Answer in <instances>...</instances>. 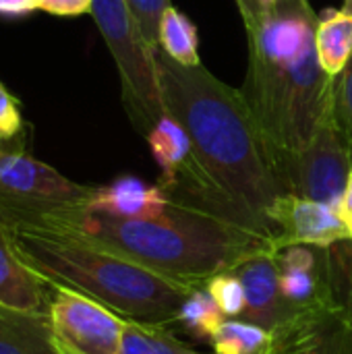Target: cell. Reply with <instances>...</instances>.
Wrapping results in <instances>:
<instances>
[{"instance_id": "6da1fadb", "label": "cell", "mask_w": 352, "mask_h": 354, "mask_svg": "<svg viewBox=\"0 0 352 354\" xmlns=\"http://www.w3.org/2000/svg\"><path fill=\"white\" fill-rule=\"evenodd\" d=\"M166 114L191 139V158L164 189L195 195L274 239L268 214L286 191L276 153L241 89L203 64L185 66L156 48Z\"/></svg>"}, {"instance_id": "7a4b0ae2", "label": "cell", "mask_w": 352, "mask_h": 354, "mask_svg": "<svg viewBox=\"0 0 352 354\" xmlns=\"http://www.w3.org/2000/svg\"><path fill=\"white\" fill-rule=\"evenodd\" d=\"M170 205L156 218H114L75 203L29 205L0 199V216H15L75 236L160 274L205 284L247 259L278 251L272 236L189 195L166 189Z\"/></svg>"}, {"instance_id": "3957f363", "label": "cell", "mask_w": 352, "mask_h": 354, "mask_svg": "<svg viewBox=\"0 0 352 354\" xmlns=\"http://www.w3.org/2000/svg\"><path fill=\"white\" fill-rule=\"evenodd\" d=\"M19 259L48 286L73 288L124 319L174 324L180 303L199 286L93 247L35 222L0 216Z\"/></svg>"}, {"instance_id": "277c9868", "label": "cell", "mask_w": 352, "mask_h": 354, "mask_svg": "<svg viewBox=\"0 0 352 354\" xmlns=\"http://www.w3.org/2000/svg\"><path fill=\"white\" fill-rule=\"evenodd\" d=\"M334 81L315 46L290 64H266L249 58L241 87L255 120L270 141L278 168L288 153L301 151L334 108Z\"/></svg>"}, {"instance_id": "5b68a950", "label": "cell", "mask_w": 352, "mask_h": 354, "mask_svg": "<svg viewBox=\"0 0 352 354\" xmlns=\"http://www.w3.org/2000/svg\"><path fill=\"white\" fill-rule=\"evenodd\" d=\"M91 17L114 58L129 118L145 137L151 127L166 116L156 66V48L145 39L127 0H93Z\"/></svg>"}, {"instance_id": "8992f818", "label": "cell", "mask_w": 352, "mask_h": 354, "mask_svg": "<svg viewBox=\"0 0 352 354\" xmlns=\"http://www.w3.org/2000/svg\"><path fill=\"white\" fill-rule=\"evenodd\" d=\"M352 172V145L332 112L313 139L280 160V176L288 193L340 207Z\"/></svg>"}, {"instance_id": "52a82bcc", "label": "cell", "mask_w": 352, "mask_h": 354, "mask_svg": "<svg viewBox=\"0 0 352 354\" xmlns=\"http://www.w3.org/2000/svg\"><path fill=\"white\" fill-rule=\"evenodd\" d=\"M127 319L73 288L50 286L48 332L54 354H122Z\"/></svg>"}, {"instance_id": "ba28073f", "label": "cell", "mask_w": 352, "mask_h": 354, "mask_svg": "<svg viewBox=\"0 0 352 354\" xmlns=\"http://www.w3.org/2000/svg\"><path fill=\"white\" fill-rule=\"evenodd\" d=\"M274 232L276 249L288 245L334 247L342 241H352L340 209L322 201L305 199L295 193H284L276 199L268 214Z\"/></svg>"}, {"instance_id": "9c48e42d", "label": "cell", "mask_w": 352, "mask_h": 354, "mask_svg": "<svg viewBox=\"0 0 352 354\" xmlns=\"http://www.w3.org/2000/svg\"><path fill=\"white\" fill-rule=\"evenodd\" d=\"M91 187L79 185L46 162L17 149L0 151V199L50 205L83 201Z\"/></svg>"}, {"instance_id": "30bf717a", "label": "cell", "mask_w": 352, "mask_h": 354, "mask_svg": "<svg viewBox=\"0 0 352 354\" xmlns=\"http://www.w3.org/2000/svg\"><path fill=\"white\" fill-rule=\"evenodd\" d=\"M274 253L276 251L255 255L234 270L245 288V311L241 319L261 326L272 334L284 330L299 317H307L297 315L295 309L284 301L280 292Z\"/></svg>"}, {"instance_id": "8fae6325", "label": "cell", "mask_w": 352, "mask_h": 354, "mask_svg": "<svg viewBox=\"0 0 352 354\" xmlns=\"http://www.w3.org/2000/svg\"><path fill=\"white\" fill-rule=\"evenodd\" d=\"M170 201V193L162 185H147L137 176H118L110 185L91 187L81 205L114 218H156L168 209Z\"/></svg>"}, {"instance_id": "7c38bea8", "label": "cell", "mask_w": 352, "mask_h": 354, "mask_svg": "<svg viewBox=\"0 0 352 354\" xmlns=\"http://www.w3.org/2000/svg\"><path fill=\"white\" fill-rule=\"evenodd\" d=\"M50 286L39 280L15 253L0 222V305L27 313L48 311Z\"/></svg>"}, {"instance_id": "4fadbf2b", "label": "cell", "mask_w": 352, "mask_h": 354, "mask_svg": "<svg viewBox=\"0 0 352 354\" xmlns=\"http://www.w3.org/2000/svg\"><path fill=\"white\" fill-rule=\"evenodd\" d=\"M0 354H54L48 311L27 313L0 305Z\"/></svg>"}, {"instance_id": "5bb4252c", "label": "cell", "mask_w": 352, "mask_h": 354, "mask_svg": "<svg viewBox=\"0 0 352 354\" xmlns=\"http://www.w3.org/2000/svg\"><path fill=\"white\" fill-rule=\"evenodd\" d=\"M315 52L322 68L336 77L352 56V8L326 10L315 27Z\"/></svg>"}, {"instance_id": "9a60e30c", "label": "cell", "mask_w": 352, "mask_h": 354, "mask_svg": "<svg viewBox=\"0 0 352 354\" xmlns=\"http://www.w3.org/2000/svg\"><path fill=\"white\" fill-rule=\"evenodd\" d=\"M149 151L160 166V185L168 187L176 180L178 172L191 158V139L185 127L170 114L162 116L145 135Z\"/></svg>"}, {"instance_id": "2e32d148", "label": "cell", "mask_w": 352, "mask_h": 354, "mask_svg": "<svg viewBox=\"0 0 352 354\" xmlns=\"http://www.w3.org/2000/svg\"><path fill=\"white\" fill-rule=\"evenodd\" d=\"M228 317L220 311L214 297L207 292L205 284L195 288L178 307L172 330H180L183 334L195 338L197 342H207L216 334V330Z\"/></svg>"}, {"instance_id": "e0dca14e", "label": "cell", "mask_w": 352, "mask_h": 354, "mask_svg": "<svg viewBox=\"0 0 352 354\" xmlns=\"http://www.w3.org/2000/svg\"><path fill=\"white\" fill-rule=\"evenodd\" d=\"M214 354H272L276 336L241 317L226 319L210 340Z\"/></svg>"}, {"instance_id": "ac0fdd59", "label": "cell", "mask_w": 352, "mask_h": 354, "mask_svg": "<svg viewBox=\"0 0 352 354\" xmlns=\"http://www.w3.org/2000/svg\"><path fill=\"white\" fill-rule=\"evenodd\" d=\"M158 48H162L172 60H176L185 66L201 64L197 27L191 23V19L185 12H180L172 4L164 10V15L160 19Z\"/></svg>"}, {"instance_id": "d6986e66", "label": "cell", "mask_w": 352, "mask_h": 354, "mask_svg": "<svg viewBox=\"0 0 352 354\" xmlns=\"http://www.w3.org/2000/svg\"><path fill=\"white\" fill-rule=\"evenodd\" d=\"M122 354H203L183 340L170 326L127 319Z\"/></svg>"}, {"instance_id": "ffe728a7", "label": "cell", "mask_w": 352, "mask_h": 354, "mask_svg": "<svg viewBox=\"0 0 352 354\" xmlns=\"http://www.w3.org/2000/svg\"><path fill=\"white\" fill-rule=\"evenodd\" d=\"M311 354H352V317L344 311L326 315L317 326Z\"/></svg>"}, {"instance_id": "44dd1931", "label": "cell", "mask_w": 352, "mask_h": 354, "mask_svg": "<svg viewBox=\"0 0 352 354\" xmlns=\"http://www.w3.org/2000/svg\"><path fill=\"white\" fill-rule=\"evenodd\" d=\"M332 315V313H328ZM326 315H307L299 317L284 330L276 332V348L272 354H311L313 338L317 332V326L322 324Z\"/></svg>"}, {"instance_id": "7402d4cb", "label": "cell", "mask_w": 352, "mask_h": 354, "mask_svg": "<svg viewBox=\"0 0 352 354\" xmlns=\"http://www.w3.org/2000/svg\"><path fill=\"white\" fill-rule=\"evenodd\" d=\"M205 288L214 297L220 311L228 319L243 315V311H245V288H243V282L239 280V276L234 274V270L212 276L205 282Z\"/></svg>"}, {"instance_id": "603a6c76", "label": "cell", "mask_w": 352, "mask_h": 354, "mask_svg": "<svg viewBox=\"0 0 352 354\" xmlns=\"http://www.w3.org/2000/svg\"><path fill=\"white\" fill-rule=\"evenodd\" d=\"M334 116L352 145V56L334 81Z\"/></svg>"}, {"instance_id": "cb8c5ba5", "label": "cell", "mask_w": 352, "mask_h": 354, "mask_svg": "<svg viewBox=\"0 0 352 354\" xmlns=\"http://www.w3.org/2000/svg\"><path fill=\"white\" fill-rule=\"evenodd\" d=\"M129 6L133 8L141 31L145 35V39L149 41V46L158 48V39H160V19L164 15V10L170 6V0H127Z\"/></svg>"}, {"instance_id": "d4e9b609", "label": "cell", "mask_w": 352, "mask_h": 354, "mask_svg": "<svg viewBox=\"0 0 352 354\" xmlns=\"http://www.w3.org/2000/svg\"><path fill=\"white\" fill-rule=\"evenodd\" d=\"M23 129V118L15 95L0 83V143L15 139Z\"/></svg>"}, {"instance_id": "484cf974", "label": "cell", "mask_w": 352, "mask_h": 354, "mask_svg": "<svg viewBox=\"0 0 352 354\" xmlns=\"http://www.w3.org/2000/svg\"><path fill=\"white\" fill-rule=\"evenodd\" d=\"M93 0H39V10L54 17H81L91 15Z\"/></svg>"}, {"instance_id": "4316f807", "label": "cell", "mask_w": 352, "mask_h": 354, "mask_svg": "<svg viewBox=\"0 0 352 354\" xmlns=\"http://www.w3.org/2000/svg\"><path fill=\"white\" fill-rule=\"evenodd\" d=\"M237 6H239V12H241L247 33L253 31L259 25V21L263 19V15L268 12V8L263 6L261 0H237Z\"/></svg>"}, {"instance_id": "83f0119b", "label": "cell", "mask_w": 352, "mask_h": 354, "mask_svg": "<svg viewBox=\"0 0 352 354\" xmlns=\"http://www.w3.org/2000/svg\"><path fill=\"white\" fill-rule=\"evenodd\" d=\"M39 10V0H0V17H25Z\"/></svg>"}, {"instance_id": "f1b7e54d", "label": "cell", "mask_w": 352, "mask_h": 354, "mask_svg": "<svg viewBox=\"0 0 352 354\" xmlns=\"http://www.w3.org/2000/svg\"><path fill=\"white\" fill-rule=\"evenodd\" d=\"M340 216L344 220V224L349 226L352 239V172L349 176V183H346V189H344V195H342V201H340Z\"/></svg>"}, {"instance_id": "f546056e", "label": "cell", "mask_w": 352, "mask_h": 354, "mask_svg": "<svg viewBox=\"0 0 352 354\" xmlns=\"http://www.w3.org/2000/svg\"><path fill=\"white\" fill-rule=\"evenodd\" d=\"M261 2H263V6H266V8H272V6H274V4H278L280 0H261Z\"/></svg>"}, {"instance_id": "4dcf8cb0", "label": "cell", "mask_w": 352, "mask_h": 354, "mask_svg": "<svg viewBox=\"0 0 352 354\" xmlns=\"http://www.w3.org/2000/svg\"><path fill=\"white\" fill-rule=\"evenodd\" d=\"M344 6H346V8H352V0H346V2H344Z\"/></svg>"}, {"instance_id": "1f68e13d", "label": "cell", "mask_w": 352, "mask_h": 354, "mask_svg": "<svg viewBox=\"0 0 352 354\" xmlns=\"http://www.w3.org/2000/svg\"><path fill=\"white\" fill-rule=\"evenodd\" d=\"M2 149H4V147H2V143H0V151H2Z\"/></svg>"}]
</instances>
